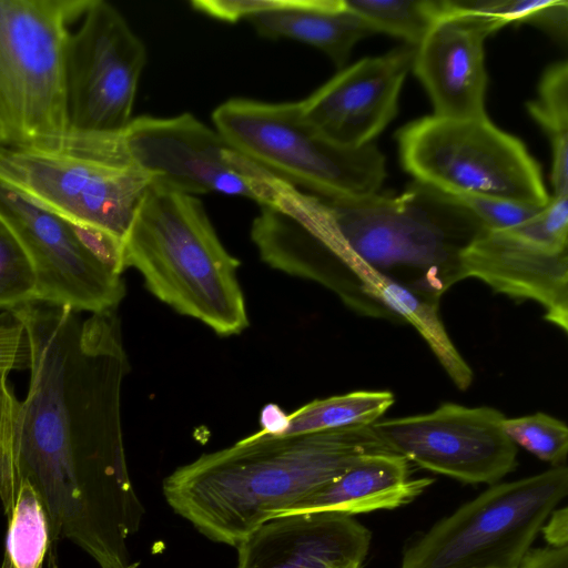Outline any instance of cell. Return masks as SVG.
Returning <instances> with one entry per match:
<instances>
[{
    "label": "cell",
    "mask_w": 568,
    "mask_h": 568,
    "mask_svg": "<svg viewBox=\"0 0 568 568\" xmlns=\"http://www.w3.org/2000/svg\"><path fill=\"white\" fill-rule=\"evenodd\" d=\"M503 429L517 446L524 447L552 467L566 465L568 428L566 424L545 413L505 418Z\"/></svg>",
    "instance_id": "26"
},
{
    "label": "cell",
    "mask_w": 568,
    "mask_h": 568,
    "mask_svg": "<svg viewBox=\"0 0 568 568\" xmlns=\"http://www.w3.org/2000/svg\"><path fill=\"white\" fill-rule=\"evenodd\" d=\"M0 185L122 246L151 179L122 133L81 131L22 141L0 138Z\"/></svg>",
    "instance_id": "5"
},
{
    "label": "cell",
    "mask_w": 568,
    "mask_h": 568,
    "mask_svg": "<svg viewBox=\"0 0 568 568\" xmlns=\"http://www.w3.org/2000/svg\"><path fill=\"white\" fill-rule=\"evenodd\" d=\"M0 224L33 267L34 301L87 313L116 310L125 295L120 243L81 229L3 185Z\"/></svg>",
    "instance_id": "11"
},
{
    "label": "cell",
    "mask_w": 568,
    "mask_h": 568,
    "mask_svg": "<svg viewBox=\"0 0 568 568\" xmlns=\"http://www.w3.org/2000/svg\"><path fill=\"white\" fill-rule=\"evenodd\" d=\"M460 281L474 277L495 293L530 300L545 320L568 331V245L542 243L507 231H481L460 254Z\"/></svg>",
    "instance_id": "17"
},
{
    "label": "cell",
    "mask_w": 568,
    "mask_h": 568,
    "mask_svg": "<svg viewBox=\"0 0 568 568\" xmlns=\"http://www.w3.org/2000/svg\"><path fill=\"white\" fill-rule=\"evenodd\" d=\"M92 0H0V125L3 138L31 141L70 129L69 24Z\"/></svg>",
    "instance_id": "8"
},
{
    "label": "cell",
    "mask_w": 568,
    "mask_h": 568,
    "mask_svg": "<svg viewBox=\"0 0 568 568\" xmlns=\"http://www.w3.org/2000/svg\"><path fill=\"white\" fill-rule=\"evenodd\" d=\"M531 118L551 145L550 180L554 195H568V64H551L542 74L535 100L527 103Z\"/></svg>",
    "instance_id": "22"
},
{
    "label": "cell",
    "mask_w": 568,
    "mask_h": 568,
    "mask_svg": "<svg viewBox=\"0 0 568 568\" xmlns=\"http://www.w3.org/2000/svg\"><path fill=\"white\" fill-rule=\"evenodd\" d=\"M316 199L353 253L436 307L460 281L463 250L485 230L455 196L417 181L398 195Z\"/></svg>",
    "instance_id": "4"
},
{
    "label": "cell",
    "mask_w": 568,
    "mask_h": 568,
    "mask_svg": "<svg viewBox=\"0 0 568 568\" xmlns=\"http://www.w3.org/2000/svg\"><path fill=\"white\" fill-rule=\"evenodd\" d=\"M540 529L551 547L568 546V513L567 507L554 509Z\"/></svg>",
    "instance_id": "32"
},
{
    "label": "cell",
    "mask_w": 568,
    "mask_h": 568,
    "mask_svg": "<svg viewBox=\"0 0 568 568\" xmlns=\"http://www.w3.org/2000/svg\"><path fill=\"white\" fill-rule=\"evenodd\" d=\"M31 353L29 388L19 399L0 374V501L8 517L22 484L49 527L47 567L58 568L68 539L100 568H125L128 540L145 508L129 476L121 390L129 372L116 310L81 315L31 301L12 310Z\"/></svg>",
    "instance_id": "1"
},
{
    "label": "cell",
    "mask_w": 568,
    "mask_h": 568,
    "mask_svg": "<svg viewBox=\"0 0 568 568\" xmlns=\"http://www.w3.org/2000/svg\"><path fill=\"white\" fill-rule=\"evenodd\" d=\"M493 407L445 403L420 415L377 420L373 428L396 454L467 484H497L517 467V446Z\"/></svg>",
    "instance_id": "14"
},
{
    "label": "cell",
    "mask_w": 568,
    "mask_h": 568,
    "mask_svg": "<svg viewBox=\"0 0 568 568\" xmlns=\"http://www.w3.org/2000/svg\"><path fill=\"white\" fill-rule=\"evenodd\" d=\"M371 540V531L349 515L278 516L236 547L235 568H362Z\"/></svg>",
    "instance_id": "18"
},
{
    "label": "cell",
    "mask_w": 568,
    "mask_h": 568,
    "mask_svg": "<svg viewBox=\"0 0 568 568\" xmlns=\"http://www.w3.org/2000/svg\"><path fill=\"white\" fill-rule=\"evenodd\" d=\"M122 138L151 183L173 191L243 196L263 206L275 204L290 186L190 113L132 119Z\"/></svg>",
    "instance_id": "12"
},
{
    "label": "cell",
    "mask_w": 568,
    "mask_h": 568,
    "mask_svg": "<svg viewBox=\"0 0 568 568\" xmlns=\"http://www.w3.org/2000/svg\"><path fill=\"white\" fill-rule=\"evenodd\" d=\"M568 546L529 549L519 568H568Z\"/></svg>",
    "instance_id": "31"
},
{
    "label": "cell",
    "mask_w": 568,
    "mask_h": 568,
    "mask_svg": "<svg viewBox=\"0 0 568 568\" xmlns=\"http://www.w3.org/2000/svg\"><path fill=\"white\" fill-rule=\"evenodd\" d=\"M379 453L394 452L372 425L285 436L257 432L180 466L162 490L201 535L237 547L362 457Z\"/></svg>",
    "instance_id": "2"
},
{
    "label": "cell",
    "mask_w": 568,
    "mask_h": 568,
    "mask_svg": "<svg viewBox=\"0 0 568 568\" xmlns=\"http://www.w3.org/2000/svg\"><path fill=\"white\" fill-rule=\"evenodd\" d=\"M260 247L270 267L314 281L347 306L367 295L420 334L457 388L465 390L471 385L473 371L449 338L438 307L353 253L323 216L314 194L294 190L278 207L270 209L262 220Z\"/></svg>",
    "instance_id": "6"
},
{
    "label": "cell",
    "mask_w": 568,
    "mask_h": 568,
    "mask_svg": "<svg viewBox=\"0 0 568 568\" xmlns=\"http://www.w3.org/2000/svg\"><path fill=\"white\" fill-rule=\"evenodd\" d=\"M397 142L404 169L443 193L537 205L550 197L540 168L523 142L488 116H424L402 128Z\"/></svg>",
    "instance_id": "10"
},
{
    "label": "cell",
    "mask_w": 568,
    "mask_h": 568,
    "mask_svg": "<svg viewBox=\"0 0 568 568\" xmlns=\"http://www.w3.org/2000/svg\"><path fill=\"white\" fill-rule=\"evenodd\" d=\"M433 483L434 479L429 477L410 478L409 462L402 455H366L334 480L278 516L311 513L352 516L377 509H394L413 501Z\"/></svg>",
    "instance_id": "19"
},
{
    "label": "cell",
    "mask_w": 568,
    "mask_h": 568,
    "mask_svg": "<svg viewBox=\"0 0 568 568\" xmlns=\"http://www.w3.org/2000/svg\"><path fill=\"white\" fill-rule=\"evenodd\" d=\"M442 14L415 47L412 70L433 103L434 115L487 116L485 40L504 26L493 17L442 0Z\"/></svg>",
    "instance_id": "16"
},
{
    "label": "cell",
    "mask_w": 568,
    "mask_h": 568,
    "mask_svg": "<svg viewBox=\"0 0 568 568\" xmlns=\"http://www.w3.org/2000/svg\"><path fill=\"white\" fill-rule=\"evenodd\" d=\"M30 344L23 323L12 310L0 313V374L29 369Z\"/></svg>",
    "instance_id": "30"
},
{
    "label": "cell",
    "mask_w": 568,
    "mask_h": 568,
    "mask_svg": "<svg viewBox=\"0 0 568 568\" xmlns=\"http://www.w3.org/2000/svg\"><path fill=\"white\" fill-rule=\"evenodd\" d=\"M453 196V195H452ZM488 231L515 229L536 216L546 205L489 196H455Z\"/></svg>",
    "instance_id": "28"
},
{
    "label": "cell",
    "mask_w": 568,
    "mask_h": 568,
    "mask_svg": "<svg viewBox=\"0 0 568 568\" xmlns=\"http://www.w3.org/2000/svg\"><path fill=\"white\" fill-rule=\"evenodd\" d=\"M457 9L495 18L504 27L529 23L566 43L568 2L558 0H450Z\"/></svg>",
    "instance_id": "25"
},
{
    "label": "cell",
    "mask_w": 568,
    "mask_h": 568,
    "mask_svg": "<svg viewBox=\"0 0 568 568\" xmlns=\"http://www.w3.org/2000/svg\"><path fill=\"white\" fill-rule=\"evenodd\" d=\"M49 527L37 494L22 484L8 516V534L1 568H43L49 551Z\"/></svg>",
    "instance_id": "23"
},
{
    "label": "cell",
    "mask_w": 568,
    "mask_h": 568,
    "mask_svg": "<svg viewBox=\"0 0 568 568\" xmlns=\"http://www.w3.org/2000/svg\"><path fill=\"white\" fill-rule=\"evenodd\" d=\"M511 230L542 243L568 245V195L550 196L536 216Z\"/></svg>",
    "instance_id": "29"
},
{
    "label": "cell",
    "mask_w": 568,
    "mask_h": 568,
    "mask_svg": "<svg viewBox=\"0 0 568 568\" xmlns=\"http://www.w3.org/2000/svg\"><path fill=\"white\" fill-rule=\"evenodd\" d=\"M33 267L16 239L0 224V308L13 310L36 300Z\"/></svg>",
    "instance_id": "27"
},
{
    "label": "cell",
    "mask_w": 568,
    "mask_h": 568,
    "mask_svg": "<svg viewBox=\"0 0 568 568\" xmlns=\"http://www.w3.org/2000/svg\"><path fill=\"white\" fill-rule=\"evenodd\" d=\"M0 138H3V131H2L1 125H0Z\"/></svg>",
    "instance_id": "33"
},
{
    "label": "cell",
    "mask_w": 568,
    "mask_h": 568,
    "mask_svg": "<svg viewBox=\"0 0 568 568\" xmlns=\"http://www.w3.org/2000/svg\"><path fill=\"white\" fill-rule=\"evenodd\" d=\"M245 20L261 37L313 45L339 68L357 42L375 34L345 0H270L266 8Z\"/></svg>",
    "instance_id": "20"
},
{
    "label": "cell",
    "mask_w": 568,
    "mask_h": 568,
    "mask_svg": "<svg viewBox=\"0 0 568 568\" xmlns=\"http://www.w3.org/2000/svg\"><path fill=\"white\" fill-rule=\"evenodd\" d=\"M415 47L364 58L300 101L305 119L332 142L351 149L373 140L396 116Z\"/></svg>",
    "instance_id": "15"
},
{
    "label": "cell",
    "mask_w": 568,
    "mask_h": 568,
    "mask_svg": "<svg viewBox=\"0 0 568 568\" xmlns=\"http://www.w3.org/2000/svg\"><path fill=\"white\" fill-rule=\"evenodd\" d=\"M567 494L566 465L494 484L418 537L400 568H519Z\"/></svg>",
    "instance_id": "9"
},
{
    "label": "cell",
    "mask_w": 568,
    "mask_h": 568,
    "mask_svg": "<svg viewBox=\"0 0 568 568\" xmlns=\"http://www.w3.org/2000/svg\"><path fill=\"white\" fill-rule=\"evenodd\" d=\"M145 62V47L123 16L110 3L92 0L67 45L70 128L122 133L132 121Z\"/></svg>",
    "instance_id": "13"
},
{
    "label": "cell",
    "mask_w": 568,
    "mask_h": 568,
    "mask_svg": "<svg viewBox=\"0 0 568 568\" xmlns=\"http://www.w3.org/2000/svg\"><path fill=\"white\" fill-rule=\"evenodd\" d=\"M375 33L384 32L416 47L442 14V0H345Z\"/></svg>",
    "instance_id": "24"
},
{
    "label": "cell",
    "mask_w": 568,
    "mask_h": 568,
    "mask_svg": "<svg viewBox=\"0 0 568 568\" xmlns=\"http://www.w3.org/2000/svg\"><path fill=\"white\" fill-rule=\"evenodd\" d=\"M121 263L123 271L138 270L162 303L219 335L240 334L248 325L240 261L194 195L151 183L123 239Z\"/></svg>",
    "instance_id": "3"
},
{
    "label": "cell",
    "mask_w": 568,
    "mask_h": 568,
    "mask_svg": "<svg viewBox=\"0 0 568 568\" xmlns=\"http://www.w3.org/2000/svg\"><path fill=\"white\" fill-rule=\"evenodd\" d=\"M394 402L389 390H359L312 400L288 415L271 404L261 414L258 432L285 436L372 425Z\"/></svg>",
    "instance_id": "21"
},
{
    "label": "cell",
    "mask_w": 568,
    "mask_h": 568,
    "mask_svg": "<svg viewBox=\"0 0 568 568\" xmlns=\"http://www.w3.org/2000/svg\"><path fill=\"white\" fill-rule=\"evenodd\" d=\"M213 122L234 148L278 179L311 194L357 199L379 192L385 158L375 144L341 146L303 115L300 102L234 98L220 104Z\"/></svg>",
    "instance_id": "7"
}]
</instances>
